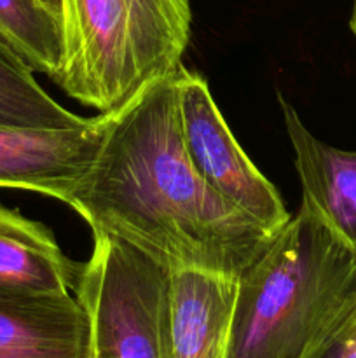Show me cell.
I'll use <instances>...</instances> for the list:
<instances>
[{
	"label": "cell",
	"instance_id": "6da1fadb",
	"mask_svg": "<svg viewBox=\"0 0 356 358\" xmlns=\"http://www.w3.org/2000/svg\"><path fill=\"white\" fill-rule=\"evenodd\" d=\"M66 205L93 236L126 241L168 271L239 276L274 238L195 171L181 138L175 73L114 114Z\"/></svg>",
	"mask_w": 356,
	"mask_h": 358
},
{
	"label": "cell",
	"instance_id": "7a4b0ae2",
	"mask_svg": "<svg viewBox=\"0 0 356 358\" xmlns=\"http://www.w3.org/2000/svg\"><path fill=\"white\" fill-rule=\"evenodd\" d=\"M356 301V254L300 206L237 276L227 358H304Z\"/></svg>",
	"mask_w": 356,
	"mask_h": 358
},
{
	"label": "cell",
	"instance_id": "9c48e42d",
	"mask_svg": "<svg viewBox=\"0 0 356 358\" xmlns=\"http://www.w3.org/2000/svg\"><path fill=\"white\" fill-rule=\"evenodd\" d=\"M237 276L170 271V358H227Z\"/></svg>",
	"mask_w": 356,
	"mask_h": 358
},
{
	"label": "cell",
	"instance_id": "ba28073f",
	"mask_svg": "<svg viewBox=\"0 0 356 358\" xmlns=\"http://www.w3.org/2000/svg\"><path fill=\"white\" fill-rule=\"evenodd\" d=\"M0 358H91L89 322L75 296L0 294Z\"/></svg>",
	"mask_w": 356,
	"mask_h": 358
},
{
	"label": "cell",
	"instance_id": "5bb4252c",
	"mask_svg": "<svg viewBox=\"0 0 356 358\" xmlns=\"http://www.w3.org/2000/svg\"><path fill=\"white\" fill-rule=\"evenodd\" d=\"M38 2L44 3L45 7L52 10L54 14H58L59 20H61V14H63V0H38Z\"/></svg>",
	"mask_w": 356,
	"mask_h": 358
},
{
	"label": "cell",
	"instance_id": "4fadbf2b",
	"mask_svg": "<svg viewBox=\"0 0 356 358\" xmlns=\"http://www.w3.org/2000/svg\"><path fill=\"white\" fill-rule=\"evenodd\" d=\"M304 358H356V301Z\"/></svg>",
	"mask_w": 356,
	"mask_h": 358
},
{
	"label": "cell",
	"instance_id": "8992f818",
	"mask_svg": "<svg viewBox=\"0 0 356 358\" xmlns=\"http://www.w3.org/2000/svg\"><path fill=\"white\" fill-rule=\"evenodd\" d=\"M114 114H98L77 128L0 126V187L68 201L98 156Z\"/></svg>",
	"mask_w": 356,
	"mask_h": 358
},
{
	"label": "cell",
	"instance_id": "7c38bea8",
	"mask_svg": "<svg viewBox=\"0 0 356 358\" xmlns=\"http://www.w3.org/2000/svg\"><path fill=\"white\" fill-rule=\"evenodd\" d=\"M89 121L59 105L35 72L0 38V126L65 129Z\"/></svg>",
	"mask_w": 356,
	"mask_h": 358
},
{
	"label": "cell",
	"instance_id": "3957f363",
	"mask_svg": "<svg viewBox=\"0 0 356 358\" xmlns=\"http://www.w3.org/2000/svg\"><path fill=\"white\" fill-rule=\"evenodd\" d=\"M65 63L58 86L117 114L177 72L191 41V0H63Z\"/></svg>",
	"mask_w": 356,
	"mask_h": 358
},
{
	"label": "cell",
	"instance_id": "5b68a950",
	"mask_svg": "<svg viewBox=\"0 0 356 358\" xmlns=\"http://www.w3.org/2000/svg\"><path fill=\"white\" fill-rule=\"evenodd\" d=\"M175 77L181 138L199 177L267 233L276 234L292 217L279 192L234 138L205 77L184 65Z\"/></svg>",
	"mask_w": 356,
	"mask_h": 358
},
{
	"label": "cell",
	"instance_id": "277c9868",
	"mask_svg": "<svg viewBox=\"0 0 356 358\" xmlns=\"http://www.w3.org/2000/svg\"><path fill=\"white\" fill-rule=\"evenodd\" d=\"M170 271L138 248L94 236L73 296L89 322L91 358H170Z\"/></svg>",
	"mask_w": 356,
	"mask_h": 358
},
{
	"label": "cell",
	"instance_id": "9a60e30c",
	"mask_svg": "<svg viewBox=\"0 0 356 358\" xmlns=\"http://www.w3.org/2000/svg\"><path fill=\"white\" fill-rule=\"evenodd\" d=\"M349 28H351L353 35L356 37V0H353V10H351V17H349Z\"/></svg>",
	"mask_w": 356,
	"mask_h": 358
},
{
	"label": "cell",
	"instance_id": "8fae6325",
	"mask_svg": "<svg viewBox=\"0 0 356 358\" xmlns=\"http://www.w3.org/2000/svg\"><path fill=\"white\" fill-rule=\"evenodd\" d=\"M0 38L34 70L58 83L65 37L58 14L38 0H0Z\"/></svg>",
	"mask_w": 356,
	"mask_h": 358
},
{
	"label": "cell",
	"instance_id": "52a82bcc",
	"mask_svg": "<svg viewBox=\"0 0 356 358\" xmlns=\"http://www.w3.org/2000/svg\"><path fill=\"white\" fill-rule=\"evenodd\" d=\"M286 135L302 189V205L356 254V150L314 136L299 112L279 94Z\"/></svg>",
	"mask_w": 356,
	"mask_h": 358
},
{
	"label": "cell",
	"instance_id": "30bf717a",
	"mask_svg": "<svg viewBox=\"0 0 356 358\" xmlns=\"http://www.w3.org/2000/svg\"><path fill=\"white\" fill-rule=\"evenodd\" d=\"M79 273L44 224L0 206V294L73 292Z\"/></svg>",
	"mask_w": 356,
	"mask_h": 358
}]
</instances>
